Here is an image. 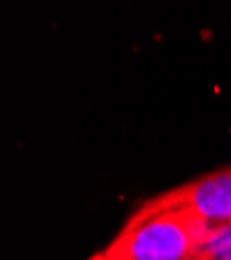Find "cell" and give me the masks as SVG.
I'll list each match as a JSON object with an SVG mask.
<instances>
[{
	"label": "cell",
	"instance_id": "obj_1",
	"mask_svg": "<svg viewBox=\"0 0 231 260\" xmlns=\"http://www.w3.org/2000/svg\"><path fill=\"white\" fill-rule=\"evenodd\" d=\"M211 223L187 206L146 202L107 248L111 260H194Z\"/></svg>",
	"mask_w": 231,
	"mask_h": 260
},
{
	"label": "cell",
	"instance_id": "obj_3",
	"mask_svg": "<svg viewBox=\"0 0 231 260\" xmlns=\"http://www.w3.org/2000/svg\"><path fill=\"white\" fill-rule=\"evenodd\" d=\"M90 260H111V256H107V252H100V254H94Z\"/></svg>",
	"mask_w": 231,
	"mask_h": 260
},
{
	"label": "cell",
	"instance_id": "obj_2",
	"mask_svg": "<svg viewBox=\"0 0 231 260\" xmlns=\"http://www.w3.org/2000/svg\"><path fill=\"white\" fill-rule=\"evenodd\" d=\"M158 202L171 206H187L211 225L231 223V167L173 187L156 196Z\"/></svg>",
	"mask_w": 231,
	"mask_h": 260
},
{
	"label": "cell",
	"instance_id": "obj_4",
	"mask_svg": "<svg viewBox=\"0 0 231 260\" xmlns=\"http://www.w3.org/2000/svg\"><path fill=\"white\" fill-rule=\"evenodd\" d=\"M221 260H231V256H225V258H221Z\"/></svg>",
	"mask_w": 231,
	"mask_h": 260
}]
</instances>
